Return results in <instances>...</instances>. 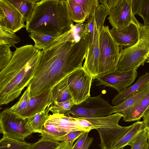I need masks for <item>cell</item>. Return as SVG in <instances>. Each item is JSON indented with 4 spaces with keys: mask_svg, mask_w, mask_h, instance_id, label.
<instances>
[{
    "mask_svg": "<svg viewBox=\"0 0 149 149\" xmlns=\"http://www.w3.org/2000/svg\"><path fill=\"white\" fill-rule=\"evenodd\" d=\"M75 105L72 99L53 104L50 109L52 114H62L65 115Z\"/></svg>",
    "mask_w": 149,
    "mask_h": 149,
    "instance_id": "cell-34",
    "label": "cell"
},
{
    "mask_svg": "<svg viewBox=\"0 0 149 149\" xmlns=\"http://www.w3.org/2000/svg\"><path fill=\"white\" fill-rule=\"evenodd\" d=\"M75 122L79 126L87 129L89 131L94 129L93 125L88 121L84 118H73Z\"/></svg>",
    "mask_w": 149,
    "mask_h": 149,
    "instance_id": "cell-40",
    "label": "cell"
},
{
    "mask_svg": "<svg viewBox=\"0 0 149 149\" xmlns=\"http://www.w3.org/2000/svg\"><path fill=\"white\" fill-rule=\"evenodd\" d=\"M149 93V82L120 104L114 106V113H119L134 106Z\"/></svg>",
    "mask_w": 149,
    "mask_h": 149,
    "instance_id": "cell-23",
    "label": "cell"
},
{
    "mask_svg": "<svg viewBox=\"0 0 149 149\" xmlns=\"http://www.w3.org/2000/svg\"><path fill=\"white\" fill-rule=\"evenodd\" d=\"M82 7L86 15L88 21L95 15L99 5L98 0H75Z\"/></svg>",
    "mask_w": 149,
    "mask_h": 149,
    "instance_id": "cell-31",
    "label": "cell"
},
{
    "mask_svg": "<svg viewBox=\"0 0 149 149\" xmlns=\"http://www.w3.org/2000/svg\"><path fill=\"white\" fill-rule=\"evenodd\" d=\"M149 82V71L139 77L134 84L116 95L112 100V104L115 106L120 104L135 93Z\"/></svg>",
    "mask_w": 149,
    "mask_h": 149,
    "instance_id": "cell-19",
    "label": "cell"
},
{
    "mask_svg": "<svg viewBox=\"0 0 149 149\" xmlns=\"http://www.w3.org/2000/svg\"><path fill=\"white\" fill-rule=\"evenodd\" d=\"M93 77L83 68L77 69L69 75L68 84L75 105L90 97Z\"/></svg>",
    "mask_w": 149,
    "mask_h": 149,
    "instance_id": "cell-9",
    "label": "cell"
},
{
    "mask_svg": "<svg viewBox=\"0 0 149 149\" xmlns=\"http://www.w3.org/2000/svg\"><path fill=\"white\" fill-rule=\"evenodd\" d=\"M30 98V88L28 86L18 102L9 109L20 115L26 108Z\"/></svg>",
    "mask_w": 149,
    "mask_h": 149,
    "instance_id": "cell-29",
    "label": "cell"
},
{
    "mask_svg": "<svg viewBox=\"0 0 149 149\" xmlns=\"http://www.w3.org/2000/svg\"><path fill=\"white\" fill-rule=\"evenodd\" d=\"M10 46L5 44L0 45V70L4 69L10 61L14 54Z\"/></svg>",
    "mask_w": 149,
    "mask_h": 149,
    "instance_id": "cell-35",
    "label": "cell"
},
{
    "mask_svg": "<svg viewBox=\"0 0 149 149\" xmlns=\"http://www.w3.org/2000/svg\"><path fill=\"white\" fill-rule=\"evenodd\" d=\"M60 144L61 142L48 140L41 137L26 149H55Z\"/></svg>",
    "mask_w": 149,
    "mask_h": 149,
    "instance_id": "cell-36",
    "label": "cell"
},
{
    "mask_svg": "<svg viewBox=\"0 0 149 149\" xmlns=\"http://www.w3.org/2000/svg\"><path fill=\"white\" fill-rule=\"evenodd\" d=\"M100 31L94 23L93 35L89 40L88 50L83 68L93 77L98 75V65L100 56L99 38Z\"/></svg>",
    "mask_w": 149,
    "mask_h": 149,
    "instance_id": "cell-13",
    "label": "cell"
},
{
    "mask_svg": "<svg viewBox=\"0 0 149 149\" xmlns=\"http://www.w3.org/2000/svg\"><path fill=\"white\" fill-rule=\"evenodd\" d=\"M93 139L92 137H90L88 136L85 142L80 149H88L92 143Z\"/></svg>",
    "mask_w": 149,
    "mask_h": 149,
    "instance_id": "cell-44",
    "label": "cell"
},
{
    "mask_svg": "<svg viewBox=\"0 0 149 149\" xmlns=\"http://www.w3.org/2000/svg\"><path fill=\"white\" fill-rule=\"evenodd\" d=\"M141 24L132 23L126 27L117 29L112 27L110 33L118 45L126 48L131 47L138 41L139 29Z\"/></svg>",
    "mask_w": 149,
    "mask_h": 149,
    "instance_id": "cell-14",
    "label": "cell"
},
{
    "mask_svg": "<svg viewBox=\"0 0 149 149\" xmlns=\"http://www.w3.org/2000/svg\"><path fill=\"white\" fill-rule=\"evenodd\" d=\"M53 105L52 102L48 106L46 109L36 113L27 119L26 126L28 130L32 133H40L42 130L43 126L49 118V112Z\"/></svg>",
    "mask_w": 149,
    "mask_h": 149,
    "instance_id": "cell-21",
    "label": "cell"
},
{
    "mask_svg": "<svg viewBox=\"0 0 149 149\" xmlns=\"http://www.w3.org/2000/svg\"><path fill=\"white\" fill-rule=\"evenodd\" d=\"M149 127H146L139 134L132 145L131 149H148Z\"/></svg>",
    "mask_w": 149,
    "mask_h": 149,
    "instance_id": "cell-32",
    "label": "cell"
},
{
    "mask_svg": "<svg viewBox=\"0 0 149 149\" xmlns=\"http://www.w3.org/2000/svg\"><path fill=\"white\" fill-rule=\"evenodd\" d=\"M149 111V93L133 107L119 113L122 114L125 122L139 121Z\"/></svg>",
    "mask_w": 149,
    "mask_h": 149,
    "instance_id": "cell-16",
    "label": "cell"
},
{
    "mask_svg": "<svg viewBox=\"0 0 149 149\" xmlns=\"http://www.w3.org/2000/svg\"><path fill=\"white\" fill-rule=\"evenodd\" d=\"M145 128L143 121H137L119 140L113 144L112 149H123L127 146H131L139 134Z\"/></svg>",
    "mask_w": 149,
    "mask_h": 149,
    "instance_id": "cell-20",
    "label": "cell"
},
{
    "mask_svg": "<svg viewBox=\"0 0 149 149\" xmlns=\"http://www.w3.org/2000/svg\"><path fill=\"white\" fill-rule=\"evenodd\" d=\"M49 115L48 119L62 131L67 133L76 130L90 132L87 129L78 125L72 117L66 116L62 114H52Z\"/></svg>",
    "mask_w": 149,
    "mask_h": 149,
    "instance_id": "cell-17",
    "label": "cell"
},
{
    "mask_svg": "<svg viewBox=\"0 0 149 149\" xmlns=\"http://www.w3.org/2000/svg\"><path fill=\"white\" fill-rule=\"evenodd\" d=\"M85 132L81 130L72 131L68 133L64 136V141L74 142Z\"/></svg>",
    "mask_w": 149,
    "mask_h": 149,
    "instance_id": "cell-38",
    "label": "cell"
},
{
    "mask_svg": "<svg viewBox=\"0 0 149 149\" xmlns=\"http://www.w3.org/2000/svg\"><path fill=\"white\" fill-rule=\"evenodd\" d=\"M137 74V70L120 71L116 69L105 74L98 75L93 79L97 80L98 85L113 88L120 93L131 85Z\"/></svg>",
    "mask_w": 149,
    "mask_h": 149,
    "instance_id": "cell-11",
    "label": "cell"
},
{
    "mask_svg": "<svg viewBox=\"0 0 149 149\" xmlns=\"http://www.w3.org/2000/svg\"><path fill=\"white\" fill-rule=\"evenodd\" d=\"M142 0H132L131 6L133 14L135 15L139 14Z\"/></svg>",
    "mask_w": 149,
    "mask_h": 149,
    "instance_id": "cell-41",
    "label": "cell"
},
{
    "mask_svg": "<svg viewBox=\"0 0 149 149\" xmlns=\"http://www.w3.org/2000/svg\"><path fill=\"white\" fill-rule=\"evenodd\" d=\"M40 134L41 137L43 139L59 142L63 141L64 136L68 133L60 130L48 119Z\"/></svg>",
    "mask_w": 149,
    "mask_h": 149,
    "instance_id": "cell-24",
    "label": "cell"
},
{
    "mask_svg": "<svg viewBox=\"0 0 149 149\" xmlns=\"http://www.w3.org/2000/svg\"><path fill=\"white\" fill-rule=\"evenodd\" d=\"M143 123L145 127H149V111L143 117ZM148 148L149 149V136L148 140Z\"/></svg>",
    "mask_w": 149,
    "mask_h": 149,
    "instance_id": "cell-43",
    "label": "cell"
},
{
    "mask_svg": "<svg viewBox=\"0 0 149 149\" xmlns=\"http://www.w3.org/2000/svg\"><path fill=\"white\" fill-rule=\"evenodd\" d=\"M69 75L52 88V102L53 104L70 99H73L68 84Z\"/></svg>",
    "mask_w": 149,
    "mask_h": 149,
    "instance_id": "cell-22",
    "label": "cell"
},
{
    "mask_svg": "<svg viewBox=\"0 0 149 149\" xmlns=\"http://www.w3.org/2000/svg\"><path fill=\"white\" fill-rule=\"evenodd\" d=\"M42 54L31 45L16 48L9 63L0 71V105L18 98L28 86Z\"/></svg>",
    "mask_w": 149,
    "mask_h": 149,
    "instance_id": "cell-2",
    "label": "cell"
},
{
    "mask_svg": "<svg viewBox=\"0 0 149 149\" xmlns=\"http://www.w3.org/2000/svg\"><path fill=\"white\" fill-rule=\"evenodd\" d=\"M68 15L77 24L83 23L86 20V15L81 6L75 0H66Z\"/></svg>",
    "mask_w": 149,
    "mask_h": 149,
    "instance_id": "cell-27",
    "label": "cell"
},
{
    "mask_svg": "<svg viewBox=\"0 0 149 149\" xmlns=\"http://www.w3.org/2000/svg\"><path fill=\"white\" fill-rule=\"evenodd\" d=\"M101 95L88 98L74 105L65 116L80 118H100L110 116L114 113V106L103 99Z\"/></svg>",
    "mask_w": 149,
    "mask_h": 149,
    "instance_id": "cell-7",
    "label": "cell"
},
{
    "mask_svg": "<svg viewBox=\"0 0 149 149\" xmlns=\"http://www.w3.org/2000/svg\"><path fill=\"white\" fill-rule=\"evenodd\" d=\"M110 30L108 26H104L100 33L98 75L116 69L118 62L119 47L111 36Z\"/></svg>",
    "mask_w": 149,
    "mask_h": 149,
    "instance_id": "cell-6",
    "label": "cell"
},
{
    "mask_svg": "<svg viewBox=\"0 0 149 149\" xmlns=\"http://www.w3.org/2000/svg\"><path fill=\"white\" fill-rule=\"evenodd\" d=\"M52 102V88L42 93L31 97L28 104L20 115L26 119L46 109Z\"/></svg>",
    "mask_w": 149,
    "mask_h": 149,
    "instance_id": "cell-15",
    "label": "cell"
},
{
    "mask_svg": "<svg viewBox=\"0 0 149 149\" xmlns=\"http://www.w3.org/2000/svg\"><path fill=\"white\" fill-rule=\"evenodd\" d=\"M73 25L69 17L66 0H40L36 4L25 28L31 33H37L59 36Z\"/></svg>",
    "mask_w": 149,
    "mask_h": 149,
    "instance_id": "cell-3",
    "label": "cell"
},
{
    "mask_svg": "<svg viewBox=\"0 0 149 149\" xmlns=\"http://www.w3.org/2000/svg\"><path fill=\"white\" fill-rule=\"evenodd\" d=\"M88 25V22L86 23H80L73 25L70 29L58 37L50 47L63 42L74 41L77 42L79 41L87 34Z\"/></svg>",
    "mask_w": 149,
    "mask_h": 149,
    "instance_id": "cell-18",
    "label": "cell"
},
{
    "mask_svg": "<svg viewBox=\"0 0 149 149\" xmlns=\"http://www.w3.org/2000/svg\"><path fill=\"white\" fill-rule=\"evenodd\" d=\"M29 36L34 41V47L39 50L49 49L54 41L59 36L56 35L37 33H31Z\"/></svg>",
    "mask_w": 149,
    "mask_h": 149,
    "instance_id": "cell-26",
    "label": "cell"
},
{
    "mask_svg": "<svg viewBox=\"0 0 149 149\" xmlns=\"http://www.w3.org/2000/svg\"><path fill=\"white\" fill-rule=\"evenodd\" d=\"M138 15L143 19L144 24L149 25V0H142Z\"/></svg>",
    "mask_w": 149,
    "mask_h": 149,
    "instance_id": "cell-37",
    "label": "cell"
},
{
    "mask_svg": "<svg viewBox=\"0 0 149 149\" xmlns=\"http://www.w3.org/2000/svg\"><path fill=\"white\" fill-rule=\"evenodd\" d=\"M27 121V119L6 109L0 113V133L3 137L24 141L32 134L26 128Z\"/></svg>",
    "mask_w": 149,
    "mask_h": 149,
    "instance_id": "cell-8",
    "label": "cell"
},
{
    "mask_svg": "<svg viewBox=\"0 0 149 149\" xmlns=\"http://www.w3.org/2000/svg\"><path fill=\"white\" fill-rule=\"evenodd\" d=\"M20 41V38L15 33L0 27V45H7L16 48L15 45Z\"/></svg>",
    "mask_w": 149,
    "mask_h": 149,
    "instance_id": "cell-30",
    "label": "cell"
},
{
    "mask_svg": "<svg viewBox=\"0 0 149 149\" xmlns=\"http://www.w3.org/2000/svg\"><path fill=\"white\" fill-rule=\"evenodd\" d=\"M14 6L28 21L31 18L36 3L39 0H7Z\"/></svg>",
    "mask_w": 149,
    "mask_h": 149,
    "instance_id": "cell-25",
    "label": "cell"
},
{
    "mask_svg": "<svg viewBox=\"0 0 149 149\" xmlns=\"http://www.w3.org/2000/svg\"><path fill=\"white\" fill-rule=\"evenodd\" d=\"M32 143L3 137L0 140V149H26Z\"/></svg>",
    "mask_w": 149,
    "mask_h": 149,
    "instance_id": "cell-28",
    "label": "cell"
},
{
    "mask_svg": "<svg viewBox=\"0 0 149 149\" xmlns=\"http://www.w3.org/2000/svg\"><path fill=\"white\" fill-rule=\"evenodd\" d=\"M23 17L7 0H0V27L15 33L25 27Z\"/></svg>",
    "mask_w": 149,
    "mask_h": 149,
    "instance_id": "cell-12",
    "label": "cell"
},
{
    "mask_svg": "<svg viewBox=\"0 0 149 149\" xmlns=\"http://www.w3.org/2000/svg\"><path fill=\"white\" fill-rule=\"evenodd\" d=\"M123 115L119 113L106 117L84 118L90 122L98 132L101 149H112L113 144L120 139L132 127L122 126L118 123Z\"/></svg>",
    "mask_w": 149,
    "mask_h": 149,
    "instance_id": "cell-5",
    "label": "cell"
},
{
    "mask_svg": "<svg viewBox=\"0 0 149 149\" xmlns=\"http://www.w3.org/2000/svg\"><path fill=\"white\" fill-rule=\"evenodd\" d=\"M132 0H116L112 7L107 11L109 22L117 29L124 28L132 23L139 25L132 13L131 6Z\"/></svg>",
    "mask_w": 149,
    "mask_h": 149,
    "instance_id": "cell-10",
    "label": "cell"
},
{
    "mask_svg": "<svg viewBox=\"0 0 149 149\" xmlns=\"http://www.w3.org/2000/svg\"><path fill=\"white\" fill-rule=\"evenodd\" d=\"M145 63H149V25L141 24L138 41L120 51L116 69L120 71L137 70Z\"/></svg>",
    "mask_w": 149,
    "mask_h": 149,
    "instance_id": "cell-4",
    "label": "cell"
},
{
    "mask_svg": "<svg viewBox=\"0 0 149 149\" xmlns=\"http://www.w3.org/2000/svg\"><path fill=\"white\" fill-rule=\"evenodd\" d=\"M89 132H85L79 137L73 146L72 149H80L84 145L88 136Z\"/></svg>",
    "mask_w": 149,
    "mask_h": 149,
    "instance_id": "cell-39",
    "label": "cell"
},
{
    "mask_svg": "<svg viewBox=\"0 0 149 149\" xmlns=\"http://www.w3.org/2000/svg\"><path fill=\"white\" fill-rule=\"evenodd\" d=\"M90 35L79 41H66L42 50L40 60L28 86L30 96L52 88L76 70L82 67L88 50Z\"/></svg>",
    "mask_w": 149,
    "mask_h": 149,
    "instance_id": "cell-1",
    "label": "cell"
},
{
    "mask_svg": "<svg viewBox=\"0 0 149 149\" xmlns=\"http://www.w3.org/2000/svg\"><path fill=\"white\" fill-rule=\"evenodd\" d=\"M108 15V13L105 6L99 4L95 15L88 21L91 20L94 22L96 24L97 29L100 32L104 26L105 19Z\"/></svg>",
    "mask_w": 149,
    "mask_h": 149,
    "instance_id": "cell-33",
    "label": "cell"
},
{
    "mask_svg": "<svg viewBox=\"0 0 149 149\" xmlns=\"http://www.w3.org/2000/svg\"><path fill=\"white\" fill-rule=\"evenodd\" d=\"M74 142L64 141L61 142V144L55 149H72Z\"/></svg>",
    "mask_w": 149,
    "mask_h": 149,
    "instance_id": "cell-42",
    "label": "cell"
}]
</instances>
